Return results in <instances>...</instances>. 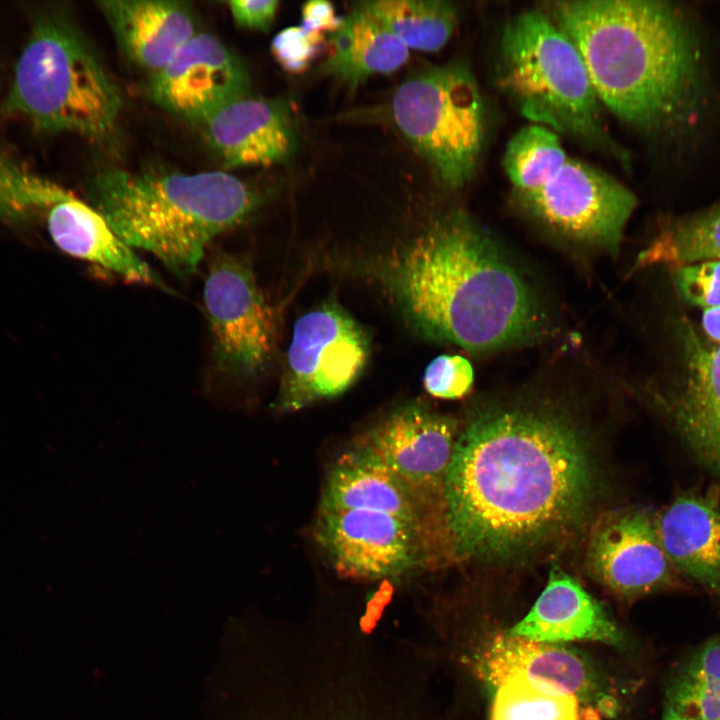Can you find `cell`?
<instances>
[{
    "instance_id": "15",
    "label": "cell",
    "mask_w": 720,
    "mask_h": 720,
    "mask_svg": "<svg viewBox=\"0 0 720 720\" xmlns=\"http://www.w3.org/2000/svg\"><path fill=\"white\" fill-rule=\"evenodd\" d=\"M459 431L455 419L407 405L373 427L361 445L378 455L423 502L432 498L444 503L445 477Z\"/></svg>"
},
{
    "instance_id": "18",
    "label": "cell",
    "mask_w": 720,
    "mask_h": 720,
    "mask_svg": "<svg viewBox=\"0 0 720 720\" xmlns=\"http://www.w3.org/2000/svg\"><path fill=\"white\" fill-rule=\"evenodd\" d=\"M98 6L124 56L150 77L200 31L182 1L103 0Z\"/></svg>"
},
{
    "instance_id": "19",
    "label": "cell",
    "mask_w": 720,
    "mask_h": 720,
    "mask_svg": "<svg viewBox=\"0 0 720 720\" xmlns=\"http://www.w3.org/2000/svg\"><path fill=\"white\" fill-rule=\"evenodd\" d=\"M424 502L394 470L364 445L344 453L332 466L319 510H368L389 514L427 533Z\"/></svg>"
},
{
    "instance_id": "23",
    "label": "cell",
    "mask_w": 720,
    "mask_h": 720,
    "mask_svg": "<svg viewBox=\"0 0 720 720\" xmlns=\"http://www.w3.org/2000/svg\"><path fill=\"white\" fill-rule=\"evenodd\" d=\"M330 43L320 72L350 91L371 76L395 72L409 58V49L358 4L330 34Z\"/></svg>"
},
{
    "instance_id": "1",
    "label": "cell",
    "mask_w": 720,
    "mask_h": 720,
    "mask_svg": "<svg viewBox=\"0 0 720 720\" xmlns=\"http://www.w3.org/2000/svg\"><path fill=\"white\" fill-rule=\"evenodd\" d=\"M594 456L581 423L554 399L520 397L481 408L459 431L445 477L452 552L508 562L567 540L595 498Z\"/></svg>"
},
{
    "instance_id": "27",
    "label": "cell",
    "mask_w": 720,
    "mask_h": 720,
    "mask_svg": "<svg viewBox=\"0 0 720 720\" xmlns=\"http://www.w3.org/2000/svg\"><path fill=\"white\" fill-rule=\"evenodd\" d=\"M559 136L546 126L531 123L510 138L503 168L514 194L539 188L567 161L569 155Z\"/></svg>"
},
{
    "instance_id": "29",
    "label": "cell",
    "mask_w": 720,
    "mask_h": 720,
    "mask_svg": "<svg viewBox=\"0 0 720 720\" xmlns=\"http://www.w3.org/2000/svg\"><path fill=\"white\" fill-rule=\"evenodd\" d=\"M679 295L704 309L720 307V259L705 260L672 268Z\"/></svg>"
},
{
    "instance_id": "8",
    "label": "cell",
    "mask_w": 720,
    "mask_h": 720,
    "mask_svg": "<svg viewBox=\"0 0 720 720\" xmlns=\"http://www.w3.org/2000/svg\"><path fill=\"white\" fill-rule=\"evenodd\" d=\"M514 197L553 236L606 252L618 249L637 205L634 193L615 177L570 156L542 186Z\"/></svg>"
},
{
    "instance_id": "11",
    "label": "cell",
    "mask_w": 720,
    "mask_h": 720,
    "mask_svg": "<svg viewBox=\"0 0 720 720\" xmlns=\"http://www.w3.org/2000/svg\"><path fill=\"white\" fill-rule=\"evenodd\" d=\"M314 535L333 568L353 579L400 576L428 559L427 533L381 512L319 510Z\"/></svg>"
},
{
    "instance_id": "14",
    "label": "cell",
    "mask_w": 720,
    "mask_h": 720,
    "mask_svg": "<svg viewBox=\"0 0 720 720\" xmlns=\"http://www.w3.org/2000/svg\"><path fill=\"white\" fill-rule=\"evenodd\" d=\"M149 94L161 109L202 123L228 103L250 95L248 71L217 36L199 31L155 75Z\"/></svg>"
},
{
    "instance_id": "28",
    "label": "cell",
    "mask_w": 720,
    "mask_h": 720,
    "mask_svg": "<svg viewBox=\"0 0 720 720\" xmlns=\"http://www.w3.org/2000/svg\"><path fill=\"white\" fill-rule=\"evenodd\" d=\"M64 190L0 148V221L18 223L44 215Z\"/></svg>"
},
{
    "instance_id": "31",
    "label": "cell",
    "mask_w": 720,
    "mask_h": 720,
    "mask_svg": "<svg viewBox=\"0 0 720 720\" xmlns=\"http://www.w3.org/2000/svg\"><path fill=\"white\" fill-rule=\"evenodd\" d=\"M324 35L300 26L281 30L271 42V52L280 66L290 73L304 72L323 48Z\"/></svg>"
},
{
    "instance_id": "16",
    "label": "cell",
    "mask_w": 720,
    "mask_h": 720,
    "mask_svg": "<svg viewBox=\"0 0 720 720\" xmlns=\"http://www.w3.org/2000/svg\"><path fill=\"white\" fill-rule=\"evenodd\" d=\"M678 330L682 369L662 403L690 449L720 477V345L688 321Z\"/></svg>"
},
{
    "instance_id": "26",
    "label": "cell",
    "mask_w": 720,
    "mask_h": 720,
    "mask_svg": "<svg viewBox=\"0 0 720 720\" xmlns=\"http://www.w3.org/2000/svg\"><path fill=\"white\" fill-rule=\"evenodd\" d=\"M493 687L490 720H582L576 698L550 683L514 674Z\"/></svg>"
},
{
    "instance_id": "3",
    "label": "cell",
    "mask_w": 720,
    "mask_h": 720,
    "mask_svg": "<svg viewBox=\"0 0 720 720\" xmlns=\"http://www.w3.org/2000/svg\"><path fill=\"white\" fill-rule=\"evenodd\" d=\"M550 10L579 50L603 108L616 118L654 130L690 110L700 60L679 9L651 0H568Z\"/></svg>"
},
{
    "instance_id": "21",
    "label": "cell",
    "mask_w": 720,
    "mask_h": 720,
    "mask_svg": "<svg viewBox=\"0 0 720 720\" xmlns=\"http://www.w3.org/2000/svg\"><path fill=\"white\" fill-rule=\"evenodd\" d=\"M506 633L553 644L622 641L621 632L606 608L576 579L557 567L550 571L545 588L528 613Z\"/></svg>"
},
{
    "instance_id": "33",
    "label": "cell",
    "mask_w": 720,
    "mask_h": 720,
    "mask_svg": "<svg viewBox=\"0 0 720 720\" xmlns=\"http://www.w3.org/2000/svg\"><path fill=\"white\" fill-rule=\"evenodd\" d=\"M227 6L238 26L266 32L274 22L279 2L276 0H234L227 2Z\"/></svg>"
},
{
    "instance_id": "34",
    "label": "cell",
    "mask_w": 720,
    "mask_h": 720,
    "mask_svg": "<svg viewBox=\"0 0 720 720\" xmlns=\"http://www.w3.org/2000/svg\"><path fill=\"white\" fill-rule=\"evenodd\" d=\"M682 676L720 688V640L711 639L705 643Z\"/></svg>"
},
{
    "instance_id": "35",
    "label": "cell",
    "mask_w": 720,
    "mask_h": 720,
    "mask_svg": "<svg viewBox=\"0 0 720 720\" xmlns=\"http://www.w3.org/2000/svg\"><path fill=\"white\" fill-rule=\"evenodd\" d=\"M341 21L342 18L336 16L333 5L328 1L312 0L302 7L301 26L309 32L331 34L339 28Z\"/></svg>"
},
{
    "instance_id": "30",
    "label": "cell",
    "mask_w": 720,
    "mask_h": 720,
    "mask_svg": "<svg viewBox=\"0 0 720 720\" xmlns=\"http://www.w3.org/2000/svg\"><path fill=\"white\" fill-rule=\"evenodd\" d=\"M473 380V368L467 359L459 355H441L427 366L424 387L434 397L458 399L470 391Z\"/></svg>"
},
{
    "instance_id": "4",
    "label": "cell",
    "mask_w": 720,
    "mask_h": 720,
    "mask_svg": "<svg viewBox=\"0 0 720 720\" xmlns=\"http://www.w3.org/2000/svg\"><path fill=\"white\" fill-rule=\"evenodd\" d=\"M90 204L133 250L152 254L179 277L194 274L208 245L245 222L261 196L223 171L181 173L105 168Z\"/></svg>"
},
{
    "instance_id": "22",
    "label": "cell",
    "mask_w": 720,
    "mask_h": 720,
    "mask_svg": "<svg viewBox=\"0 0 720 720\" xmlns=\"http://www.w3.org/2000/svg\"><path fill=\"white\" fill-rule=\"evenodd\" d=\"M661 546L677 571L720 590V503L714 493L676 497L654 516Z\"/></svg>"
},
{
    "instance_id": "13",
    "label": "cell",
    "mask_w": 720,
    "mask_h": 720,
    "mask_svg": "<svg viewBox=\"0 0 720 720\" xmlns=\"http://www.w3.org/2000/svg\"><path fill=\"white\" fill-rule=\"evenodd\" d=\"M475 666L492 686L514 674L555 685L576 698L582 720L613 717L619 707L608 675L589 657L559 644L497 634L476 654Z\"/></svg>"
},
{
    "instance_id": "25",
    "label": "cell",
    "mask_w": 720,
    "mask_h": 720,
    "mask_svg": "<svg viewBox=\"0 0 720 720\" xmlns=\"http://www.w3.org/2000/svg\"><path fill=\"white\" fill-rule=\"evenodd\" d=\"M714 259H720V203L665 226L640 253L638 264L674 268Z\"/></svg>"
},
{
    "instance_id": "7",
    "label": "cell",
    "mask_w": 720,
    "mask_h": 720,
    "mask_svg": "<svg viewBox=\"0 0 720 720\" xmlns=\"http://www.w3.org/2000/svg\"><path fill=\"white\" fill-rule=\"evenodd\" d=\"M387 120L425 159L440 184L463 187L483 150L486 111L467 64H422L395 88Z\"/></svg>"
},
{
    "instance_id": "10",
    "label": "cell",
    "mask_w": 720,
    "mask_h": 720,
    "mask_svg": "<svg viewBox=\"0 0 720 720\" xmlns=\"http://www.w3.org/2000/svg\"><path fill=\"white\" fill-rule=\"evenodd\" d=\"M366 334L343 310L325 305L294 325L277 408L295 411L346 391L368 358Z\"/></svg>"
},
{
    "instance_id": "2",
    "label": "cell",
    "mask_w": 720,
    "mask_h": 720,
    "mask_svg": "<svg viewBox=\"0 0 720 720\" xmlns=\"http://www.w3.org/2000/svg\"><path fill=\"white\" fill-rule=\"evenodd\" d=\"M389 280L417 327L473 352L529 344L549 326L524 274L463 212L434 220L395 259Z\"/></svg>"
},
{
    "instance_id": "32",
    "label": "cell",
    "mask_w": 720,
    "mask_h": 720,
    "mask_svg": "<svg viewBox=\"0 0 720 720\" xmlns=\"http://www.w3.org/2000/svg\"><path fill=\"white\" fill-rule=\"evenodd\" d=\"M668 706L693 720H720V688L682 676L671 689Z\"/></svg>"
},
{
    "instance_id": "9",
    "label": "cell",
    "mask_w": 720,
    "mask_h": 720,
    "mask_svg": "<svg viewBox=\"0 0 720 720\" xmlns=\"http://www.w3.org/2000/svg\"><path fill=\"white\" fill-rule=\"evenodd\" d=\"M203 301L218 370L237 380L262 371L274 348V315L249 260L225 251L213 255Z\"/></svg>"
},
{
    "instance_id": "24",
    "label": "cell",
    "mask_w": 720,
    "mask_h": 720,
    "mask_svg": "<svg viewBox=\"0 0 720 720\" xmlns=\"http://www.w3.org/2000/svg\"><path fill=\"white\" fill-rule=\"evenodd\" d=\"M358 5L408 49L436 52L453 36L457 9L444 0H377Z\"/></svg>"
},
{
    "instance_id": "12",
    "label": "cell",
    "mask_w": 720,
    "mask_h": 720,
    "mask_svg": "<svg viewBox=\"0 0 720 720\" xmlns=\"http://www.w3.org/2000/svg\"><path fill=\"white\" fill-rule=\"evenodd\" d=\"M585 563L597 583L623 599L669 587L677 575L661 546L654 516L640 508L601 514L589 532Z\"/></svg>"
},
{
    "instance_id": "17",
    "label": "cell",
    "mask_w": 720,
    "mask_h": 720,
    "mask_svg": "<svg viewBox=\"0 0 720 720\" xmlns=\"http://www.w3.org/2000/svg\"><path fill=\"white\" fill-rule=\"evenodd\" d=\"M209 146L229 167L269 166L289 159L298 145L290 103L247 95L201 123Z\"/></svg>"
},
{
    "instance_id": "37",
    "label": "cell",
    "mask_w": 720,
    "mask_h": 720,
    "mask_svg": "<svg viewBox=\"0 0 720 720\" xmlns=\"http://www.w3.org/2000/svg\"><path fill=\"white\" fill-rule=\"evenodd\" d=\"M662 720H693L691 718L684 717L675 712L669 706L666 707Z\"/></svg>"
},
{
    "instance_id": "5",
    "label": "cell",
    "mask_w": 720,
    "mask_h": 720,
    "mask_svg": "<svg viewBox=\"0 0 720 720\" xmlns=\"http://www.w3.org/2000/svg\"><path fill=\"white\" fill-rule=\"evenodd\" d=\"M123 99L82 34L64 16L38 18L14 69L3 108L42 132L106 141Z\"/></svg>"
},
{
    "instance_id": "6",
    "label": "cell",
    "mask_w": 720,
    "mask_h": 720,
    "mask_svg": "<svg viewBox=\"0 0 720 720\" xmlns=\"http://www.w3.org/2000/svg\"><path fill=\"white\" fill-rule=\"evenodd\" d=\"M497 75L500 87L532 123L625 159L608 133L579 50L550 15L527 10L506 23Z\"/></svg>"
},
{
    "instance_id": "36",
    "label": "cell",
    "mask_w": 720,
    "mask_h": 720,
    "mask_svg": "<svg viewBox=\"0 0 720 720\" xmlns=\"http://www.w3.org/2000/svg\"><path fill=\"white\" fill-rule=\"evenodd\" d=\"M701 327L708 340L720 345V307L703 310Z\"/></svg>"
},
{
    "instance_id": "20",
    "label": "cell",
    "mask_w": 720,
    "mask_h": 720,
    "mask_svg": "<svg viewBox=\"0 0 720 720\" xmlns=\"http://www.w3.org/2000/svg\"><path fill=\"white\" fill-rule=\"evenodd\" d=\"M44 216L52 241L64 253L129 283L167 290L148 263L118 237L91 204L65 189Z\"/></svg>"
}]
</instances>
